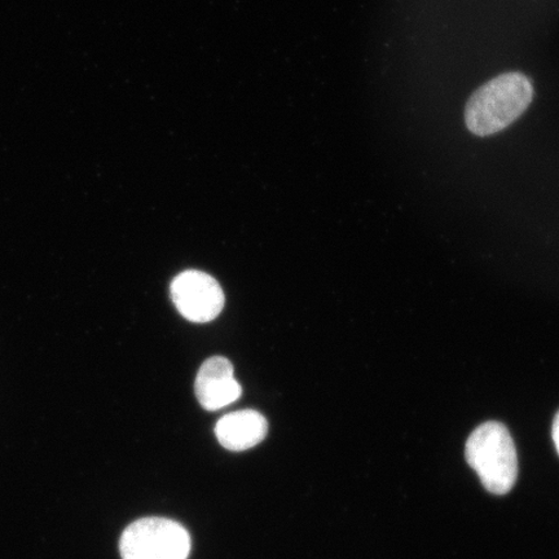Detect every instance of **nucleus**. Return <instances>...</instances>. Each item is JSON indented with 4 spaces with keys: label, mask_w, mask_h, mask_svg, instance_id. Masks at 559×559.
Returning <instances> with one entry per match:
<instances>
[{
    "label": "nucleus",
    "mask_w": 559,
    "mask_h": 559,
    "mask_svg": "<svg viewBox=\"0 0 559 559\" xmlns=\"http://www.w3.org/2000/svg\"><path fill=\"white\" fill-rule=\"evenodd\" d=\"M533 99L534 86L527 75L502 73L475 91L467 102L466 128L478 136L498 134L519 120Z\"/></svg>",
    "instance_id": "nucleus-1"
},
{
    "label": "nucleus",
    "mask_w": 559,
    "mask_h": 559,
    "mask_svg": "<svg viewBox=\"0 0 559 559\" xmlns=\"http://www.w3.org/2000/svg\"><path fill=\"white\" fill-rule=\"evenodd\" d=\"M466 460L488 492L506 495L519 475V459L510 432L500 423H486L466 442Z\"/></svg>",
    "instance_id": "nucleus-2"
},
{
    "label": "nucleus",
    "mask_w": 559,
    "mask_h": 559,
    "mask_svg": "<svg viewBox=\"0 0 559 559\" xmlns=\"http://www.w3.org/2000/svg\"><path fill=\"white\" fill-rule=\"evenodd\" d=\"M120 551L122 559H187L191 537L178 522L143 519L124 530Z\"/></svg>",
    "instance_id": "nucleus-3"
},
{
    "label": "nucleus",
    "mask_w": 559,
    "mask_h": 559,
    "mask_svg": "<svg viewBox=\"0 0 559 559\" xmlns=\"http://www.w3.org/2000/svg\"><path fill=\"white\" fill-rule=\"evenodd\" d=\"M171 299L181 317L192 323H209L225 307V293L216 280L205 272L186 271L171 283Z\"/></svg>",
    "instance_id": "nucleus-4"
},
{
    "label": "nucleus",
    "mask_w": 559,
    "mask_h": 559,
    "mask_svg": "<svg viewBox=\"0 0 559 559\" xmlns=\"http://www.w3.org/2000/svg\"><path fill=\"white\" fill-rule=\"evenodd\" d=\"M241 393L240 383L235 379L233 362L228 359L213 356L201 366L195 379V396L202 408H225L239 400Z\"/></svg>",
    "instance_id": "nucleus-5"
},
{
    "label": "nucleus",
    "mask_w": 559,
    "mask_h": 559,
    "mask_svg": "<svg viewBox=\"0 0 559 559\" xmlns=\"http://www.w3.org/2000/svg\"><path fill=\"white\" fill-rule=\"evenodd\" d=\"M269 423L260 412L239 411L222 417L215 426V436L228 451L253 449L267 436Z\"/></svg>",
    "instance_id": "nucleus-6"
},
{
    "label": "nucleus",
    "mask_w": 559,
    "mask_h": 559,
    "mask_svg": "<svg viewBox=\"0 0 559 559\" xmlns=\"http://www.w3.org/2000/svg\"><path fill=\"white\" fill-rule=\"evenodd\" d=\"M551 436H554V442L556 445V450L559 454V412L554 421V429H551Z\"/></svg>",
    "instance_id": "nucleus-7"
}]
</instances>
